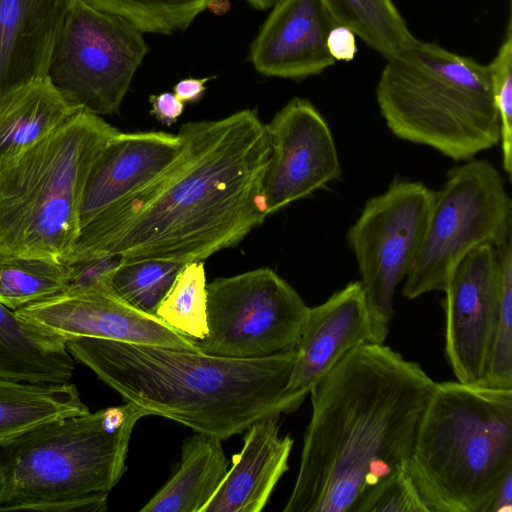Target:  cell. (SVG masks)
I'll return each instance as SVG.
<instances>
[{
  "mask_svg": "<svg viewBox=\"0 0 512 512\" xmlns=\"http://www.w3.org/2000/svg\"><path fill=\"white\" fill-rule=\"evenodd\" d=\"M68 285L64 262L34 257H0V303L15 311L63 293Z\"/></svg>",
  "mask_w": 512,
  "mask_h": 512,
  "instance_id": "obj_25",
  "label": "cell"
},
{
  "mask_svg": "<svg viewBox=\"0 0 512 512\" xmlns=\"http://www.w3.org/2000/svg\"><path fill=\"white\" fill-rule=\"evenodd\" d=\"M74 361L65 341L19 318L0 303V378L66 383Z\"/></svg>",
  "mask_w": 512,
  "mask_h": 512,
  "instance_id": "obj_20",
  "label": "cell"
},
{
  "mask_svg": "<svg viewBox=\"0 0 512 512\" xmlns=\"http://www.w3.org/2000/svg\"><path fill=\"white\" fill-rule=\"evenodd\" d=\"M15 314L64 341L92 337L197 350L190 337L129 305L111 287L60 293L17 309Z\"/></svg>",
  "mask_w": 512,
  "mask_h": 512,
  "instance_id": "obj_14",
  "label": "cell"
},
{
  "mask_svg": "<svg viewBox=\"0 0 512 512\" xmlns=\"http://www.w3.org/2000/svg\"><path fill=\"white\" fill-rule=\"evenodd\" d=\"M443 292L446 358L458 382L478 384L486 373L498 315L494 246L471 250L455 267Z\"/></svg>",
  "mask_w": 512,
  "mask_h": 512,
  "instance_id": "obj_13",
  "label": "cell"
},
{
  "mask_svg": "<svg viewBox=\"0 0 512 512\" xmlns=\"http://www.w3.org/2000/svg\"><path fill=\"white\" fill-rule=\"evenodd\" d=\"M433 192L421 182L395 179L366 202L348 230L377 343L388 336L395 291L419 252Z\"/></svg>",
  "mask_w": 512,
  "mask_h": 512,
  "instance_id": "obj_10",
  "label": "cell"
},
{
  "mask_svg": "<svg viewBox=\"0 0 512 512\" xmlns=\"http://www.w3.org/2000/svg\"><path fill=\"white\" fill-rule=\"evenodd\" d=\"M484 512H512V471L502 479Z\"/></svg>",
  "mask_w": 512,
  "mask_h": 512,
  "instance_id": "obj_36",
  "label": "cell"
},
{
  "mask_svg": "<svg viewBox=\"0 0 512 512\" xmlns=\"http://www.w3.org/2000/svg\"><path fill=\"white\" fill-rule=\"evenodd\" d=\"M376 100L399 139L466 161L500 142L488 65L415 39L386 58Z\"/></svg>",
  "mask_w": 512,
  "mask_h": 512,
  "instance_id": "obj_6",
  "label": "cell"
},
{
  "mask_svg": "<svg viewBox=\"0 0 512 512\" xmlns=\"http://www.w3.org/2000/svg\"><path fill=\"white\" fill-rule=\"evenodd\" d=\"M118 14L140 31L171 34L186 29L211 0H88Z\"/></svg>",
  "mask_w": 512,
  "mask_h": 512,
  "instance_id": "obj_29",
  "label": "cell"
},
{
  "mask_svg": "<svg viewBox=\"0 0 512 512\" xmlns=\"http://www.w3.org/2000/svg\"><path fill=\"white\" fill-rule=\"evenodd\" d=\"M366 343H377L372 318L360 282H350L309 308L284 394L300 407L344 355Z\"/></svg>",
  "mask_w": 512,
  "mask_h": 512,
  "instance_id": "obj_15",
  "label": "cell"
},
{
  "mask_svg": "<svg viewBox=\"0 0 512 512\" xmlns=\"http://www.w3.org/2000/svg\"><path fill=\"white\" fill-rule=\"evenodd\" d=\"M406 465L429 512H484L512 471V389L436 383Z\"/></svg>",
  "mask_w": 512,
  "mask_h": 512,
  "instance_id": "obj_5",
  "label": "cell"
},
{
  "mask_svg": "<svg viewBox=\"0 0 512 512\" xmlns=\"http://www.w3.org/2000/svg\"><path fill=\"white\" fill-rule=\"evenodd\" d=\"M152 109L150 111L159 122L171 126L184 111V103L174 93L163 92L149 97Z\"/></svg>",
  "mask_w": 512,
  "mask_h": 512,
  "instance_id": "obj_34",
  "label": "cell"
},
{
  "mask_svg": "<svg viewBox=\"0 0 512 512\" xmlns=\"http://www.w3.org/2000/svg\"><path fill=\"white\" fill-rule=\"evenodd\" d=\"M215 76L205 78H185L174 86L175 96L184 104L195 103L202 99L206 91V82L215 79Z\"/></svg>",
  "mask_w": 512,
  "mask_h": 512,
  "instance_id": "obj_35",
  "label": "cell"
},
{
  "mask_svg": "<svg viewBox=\"0 0 512 512\" xmlns=\"http://www.w3.org/2000/svg\"><path fill=\"white\" fill-rule=\"evenodd\" d=\"M494 248L499 278L498 315L488 366L478 385L512 389V236Z\"/></svg>",
  "mask_w": 512,
  "mask_h": 512,
  "instance_id": "obj_28",
  "label": "cell"
},
{
  "mask_svg": "<svg viewBox=\"0 0 512 512\" xmlns=\"http://www.w3.org/2000/svg\"><path fill=\"white\" fill-rule=\"evenodd\" d=\"M65 346L125 402L221 440L299 408L284 394L296 345L252 359L92 337Z\"/></svg>",
  "mask_w": 512,
  "mask_h": 512,
  "instance_id": "obj_3",
  "label": "cell"
},
{
  "mask_svg": "<svg viewBox=\"0 0 512 512\" xmlns=\"http://www.w3.org/2000/svg\"><path fill=\"white\" fill-rule=\"evenodd\" d=\"M494 103L500 122L502 166L512 178V26L509 21L506 34L496 56L488 64Z\"/></svg>",
  "mask_w": 512,
  "mask_h": 512,
  "instance_id": "obj_30",
  "label": "cell"
},
{
  "mask_svg": "<svg viewBox=\"0 0 512 512\" xmlns=\"http://www.w3.org/2000/svg\"><path fill=\"white\" fill-rule=\"evenodd\" d=\"M122 261L119 254L72 255L65 262L68 267V285L64 292L77 293L111 287V277Z\"/></svg>",
  "mask_w": 512,
  "mask_h": 512,
  "instance_id": "obj_32",
  "label": "cell"
},
{
  "mask_svg": "<svg viewBox=\"0 0 512 512\" xmlns=\"http://www.w3.org/2000/svg\"><path fill=\"white\" fill-rule=\"evenodd\" d=\"M119 130L80 109L0 166V257L66 262L81 230L80 205L92 163Z\"/></svg>",
  "mask_w": 512,
  "mask_h": 512,
  "instance_id": "obj_7",
  "label": "cell"
},
{
  "mask_svg": "<svg viewBox=\"0 0 512 512\" xmlns=\"http://www.w3.org/2000/svg\"><path fill=\"white\" fill-rule=\"evenodd\" d=\"M512 236V201L496 167L469 159L451 168L433 192L419 252L402 288L408 299L443 291L460 261L474 248L497 246Z\"/></svg>",
  "mask_w": 512,
  "mask_h": 512,
  "instance_id": "obj_8",
  "label": "cell"
},
{
  "mask_svg": "<svg viewBox=\"0 0 512 512\" xmlns=\"http://www.w3.org/2000/svg\"><path fill=\"white\" fill-rule=\"evenodd\" d=\"M182 148L178 133L119 130L101 148L88 173L80 205L81 228L155 181Z\"/></svg>",
  "mask_w": 512,
  "mask_h": 512,
  "instance_id": "obj_17",
  "label": "cell"
},
{
  "mask_svg": "<svg viewBox=\"0 0 512 512\" xmlns=\"http://www.w3.org/2000/svg\"><path fill=\"white\" fill-rule=\"evenodd\" d=\"M148 46L124 17L76 0L55 46L48 78L75 107L112 115L127 94Z\"/></svg>",
  "mask_w": 512,
  "mask_h": 512,
  "instance_id": "obj_9",
  "label": "cell"
},
{
  "mask_svg": "<svg viewBox=\"0 0 512 512\" xmlns=\"http://www.w3.org/2000/svg\"><path fill=\"white\" fill-rule=\"evenodd\" d=\"M309 308L298 292L269 268L207 283L208 333L192 339L210 355L262 358L299 340Z\"/></svg>",
  "mask_w": 512,
  "mask_h": 512,
  "instance_id": "obj_11",
  "label": "cell"
},
{
  "mask_svg": "<svg viewBox=\"0 0 512 512\" xmlns=\"http://www.w3.org/2000/svg\"><path fill=\"white\" fill-rule=\"evenodd\" d=\"M89 412L74 384L0 378V444L45 422Z\"/></svg>",
  "mask_w": 512,
  "mask_h": 512,
  "instance_id": "obj_23",
  "label": "cell"
},
{
  "mask_svg": "<svg viewBox=\"0 0 512 512\" xmlns=\"http://www.w3.org/2000/svg\"><path fill=\"white\" fill-rule=\"evenodd\" d=\"M323 1L338 25L349 28L385 59L416 39L392 0Z\"/></svg>",
  "mask_w": 512,
  "mask_h": 512,
  "instance_id": "obj_24",
  "label": "cell"
},
{
  "mask_svg": "<svg viewBox=\"0 0 512 512\" xmlns=\"http://www.w3.org/2000/svg\"><path fill=\"white\" fill-rule=\"evenodd\" d=\"M279 417L257 420L245 430L231 468L201 512H260L289 469L294 440L279 435Z\"/></svg>",
  "mask_w": 512,
  "mask_h": 512,
  "instance_id": "obj_19",
  "label": "cell"
},
{
  "mask_svg": "<svg viewBox=\"0 0 512 512\" xmlns=\"http://www.w3.org/2000/svg\"><path fill=\"white\" fill-rule=\"evenodd\" d=\"M256 9L265 10L273 7L280 0H247Z\"/></svg>",
  "mask_w": 512,
  "mask_h": 512,
  "instance_id": "obj_37",
  "label": "cell"
},
{
  "mask_svg": "<svg viewBox=\"0 0 512 512\" xmlns=\"http://www.w3.org/2000/svg\"><path fill=\"white\" fill-rule=\"evenodd\" d=\"M221 439L196 432L182 446L178 469L141 512H201L228 471Z\"/></svg>",
  "mask_w": 512,
  "mask_h": 512,
  "instance_id": "obj_22",
  "label": "cell"
},
{
  "mask_svg": "<svg viewBox=\"0 0 512 512\" xmlns=\"http://www.w3.org/2000/svg\"><path fill=\"white\" fill-rule=\"evenodd\" d=\"M147 413L125 402L54 419L0 444V512H103Z\"/></svg>",
  "mask_w": 512,
  "mask_h": 512,
  "instance_id": "obj_4",
  "label": "cell"
},
{
  "mask_svg": "<svg viewBox=\"0 0 512 512\" xmlns=\"http://www.w3.org/2000/svg\"><path fill=\"white\" fill-rule=\"evenodd\" d=\"M76 0H0V100L48 78Z\"/></svg>",
  "mask_w": 512,
  "mask_h": 512,
  "instance_id": "obj_18",
  "label": "cell"
},
{
  "mask_svg": "<svg viewBox=\"0 0 512 512\" xmlns=\"http://www.w3.org/2000/svg\"><path fill=\"white\" fill-rule=\"evenodd\" d=\"M155 316L194 340L206 337L207 282L203 261L190 262L182 269Z\"/></svg>",
  "mask_w": 512,
  "mask_h": 512,
  "instance_id": "obj_27",
  "label": "cell"
},
{
  "mask_svg": "<svg viewBox=\"0 0 512 512\" xmlns=\"http://www.w3.org/2000/svg\"><path fill=\"white\" fill-rule=\"evenodd\" d=\"M271 154L263 181L267 215L339 178L331 130L307 99L293 98L265 124Z\"/></svg>",
  "mask_w": 512,
  "mask_h": 512,
  "instance_id": "obj_12",
  "label": "cell"
},
{
  "mask_svg": "<svg viewBox=\"0 0 512 512\" xmlns=\"http://www.w3.org/2000/svg\"><path fill=\"white\" fill-rule=\"evenodd\" d=\"M188 263L167 259L123 260L110 286L126 303L155 315L162 300Z\"/></svg>",
  "mask_w": 512,
  "mask_h": 512,
  "instance_id": "obj_26",
  "label": "cell"
},
{
  "mask_svg": "<svg viewBox=\"0 0 512 512\" xmlns=\"http://www.w3.org/2000/svg\"><path fill=\"white\" fill-rule=\"evenodd\" d=\"M338 25L323 0H280L253 41L249 58L270 77L301 80L335 64L327 48Z\"/></svg>",
  "mask_w": 512,
  "mask_h": 512,
  "instance_id": "obj_16",
  "label": "cell"
},
{
  "mask_svg": "<svg viewBox=\"0 0 512 512\" xmlns=\"http://www.w3.org/2000/svg\"><path fill=\"white\" fill-rule=\"evenodd\" d=\"M178 134L183 148L170 167L85 224L73 255L203 261L264 222L271 148L257 111L187 122Z\"/></svg>",
  "mask_w": 512,
  "mask_h": 512,
  "instance_id": "obj_1",
  "label": "cell"
},
{
  "mask_svg": "<svg viewBox=\"0 0 512 512\" xmlns=\"http://www.w3.org/2000/svg\"><path fill=\"white\" fill-rule=\"evenodd\" d=\"M355 34L347 27L336 25L327 38V48L335 61H351L357 52Z\"/></svg>",
  "mask_w": 512,
  "mask_h": 512,
  "instance_id": "obj_33",
  "label": "cell"
},
{
  "mask_svg": "<svg viewBox=\"0 0 512 512\" xmlns=\"http://www.w3.org/2000/svg\"><path fill=\"white\" fill-rule=\"evenodd\" d=\"M79 110L49 78L1 99L0 166L45 138Z\"/></svg>",
  "mask_w": 512,
  "mask_h": 512,
  "instance_id": "obj_21",
  "label": "cell"
},
{
  "mask_svg": "<svg viewBox=\"0 0 512 512\" xmlns=\"http://www.w3.org/2000/svg\"><path fill=\"white\" fill-rule=\"evenodd\" d=\"M406 464L374 486L356 512H429Z\"/></svg>",
  "mask_w": 512,
  "mask_h": 512,
  "instance_id": "obj_31",
  "label": "cell"
},
{
  "mask_svg": "<svg viewBox=\"0 0 512 512\" xmlns=\"http://www.w3.org/2000/svg\"><path fill=\"white\" fill-rule=\"evenodd\" d=\"M436 382L384 343L359 345L310 390L312 413L284 512H356L406 464Z\"/></svg>",
  "mask_w": 512,
  "mask_h": 512,
  "instance_id": "obj_2",
  "label": "cell"
}]
</instances>
